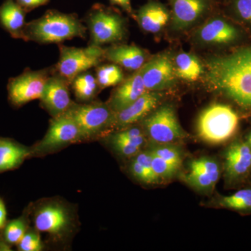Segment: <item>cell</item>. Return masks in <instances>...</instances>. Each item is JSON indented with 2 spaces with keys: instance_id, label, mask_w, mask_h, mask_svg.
I'll return each mask as SVG.
<instances>
[{
  "instance_id": "obj_27",
  "label": "cell",
  "mask_w": 251,
  "mask_h": 251,
  "mask_svg": "<svg viewBox=\"0 0 251 251\" xmlns=\"http://www.w3.org/2000/svg\"><path fill=\"white\" fill-rule=\"evenodd\" d=\"M185 180L193 187L202 191H211L216 184L209 175L193 170L185 175Z\"/></svg>"
},
{
  "instance_id": "obj_29",
  "label": "cell",
  "mask_w": 251,
  "mask_h": 251,
  "mask_svg": "<svg viewBox=\"0 0 251 251\" xmlns=\"http://www.w3.org/2000/svg\"><path fill=\"white\" fill-rule=\"evenodd\" d=\"M152 152V151H151ZM152 168L157 179H171L178 171L179 168L162 159L159 156L152 153Z\"/></svg>"
},
{
  "instance_id": "obj_25",
  "label": "cell",
  "mask_w": 251,
  "mask_h": 251,
  "mask_svg": "<svg viewBox=\"0 0 251 251\" xmlns=\"http://www.w3.org/2000/svg\"><path fill=\"white\" fill-rule=\"evenodd\" d=\"M225 5L236 22L251 31V0H226Z\"/></svg>"
},
{
  "instance_id": "obj_33",
  "label": "cell",
  "mask_w": 251,
  "mask_h": 251,
  "mask_svg": "<svg viewBox=\"0 0 251 251\" xmlns=\"http://www.w3.org/2000/svg\"><path fill=\"white\" fill-rule=\"evenodd\" d=\"M18 248L22 251H40L43 244L39 234L34 232L25 234L21 242L18 243Z\"/></svg>"
},
{
  "instance_id": "obj_10",
  "label": "cell",
  "mask_w": 251,
  "mask_h": 251,
  "mask_svg": "<svg viewBox=\"0 0 251 251\" xmlns=\"http://www.w3.org/2000/svg\"><path fill=\"white\" fill-rule=\"evenodd\" d=\"M140 72L147 91L160 92L171 88L176 82L174 61L167 52L147 61Z\"/></svg>"
},
{
  "instance_id": "obj_41",
  "label": "cell",
  "mask_w": 251,
  "mask_h": 251,
  "mask_svg": "<svg viewBox=\"0 0 251 251\" xmlns=\"http://www.w3.org/2000/svg\"><path fill=\"white\" fill-rule=\"evenodd\" d=\"M247 143L249 144V148H250L251 152V133L250 134H249V137H248Z\"/></svg>"
},
{
  "instance_id": "obj_37",
  "label": "cell",
  "mask_w": 251,
  "mask_h": 251,
  "mask_svg": "<svg viewBox=\"0 0 251 251\" xmlns=\"http://www.w3.org/2000/svg\"><path fill=\"white\" fill-rule=\"evenodd\" d=\"M21 7L27 13L40 6L49 4L50 0H16Z\"/></svg>"
},
{
  "instance_id": "obj_36",
  "label": "cell",
  "mask_w": 251,
  "mask_h": 251,
  "mask_svg": "<svg viewBox=\"0 0 251 251\" xmlns=\"http://www.w3.org/2000/svg\"><path fill=\"white\" fill-rule=\"evenodd\" d=\"M130 171L135 179L145 184H154V181L148 175L143 166L138 162L133 160L130 165Z\"/></svg>"
},
{
  "instance_id": "obj_26",
  "label": "cell",
  "mask_w": 251,
  "mask_h": 251,
  "mask_svg": "<svg viewBox=\"0 0 251 251\" xmlns=\"http://www.w3.org/2000/svg\"><path fill=\"white\" fill-rule=\"evenodd\" d=\"M219 204L226 209L238 211H251V188L241 189L219 200Z\"/></svg>"
},
{
  "instance_id": "obj_11",
  "label": "cell",
  "mask_w": 251,
  "mask_h": 251,
  "mask_svg": "<svg viewBox=\"0 0 251 251\" xmlns=\"http://www.w3.org/2000/svg\"><path fill=\"white\" fill-rule=\"evenodd\" d=\"M80 140V132L76 124L64 114L50 120L47 133L34 150L37 153H48Z\"/></svg>"
},
{
  "instance_id": "obj_8",
  "label": "cell",
  "mask_w": 251,
  "mask_h": 251,
  "mask_svg": "<svg viewBox=\"0 0 251 251\" xmlns=\"http://www.w3.org/2000/svg\"><path fill=\"white\" fill-rule=\"evenodd\" d=\"M143 125L150 139L160 144L173 143L186 138L173 106L164 105L143 119Z\"/></svg>"
},
{
  "instance_id": "obj_5",
  "label": "cell",
  "mask_w": 251,
  "mask_h": 251,
  "mask_svg": "<svg viewBox=\"0 0 251 251\" xmlns=\"http://www.w3.org/2000/svg\"><path fill=\"white\" fill-rule=\"evenodd\" d=\"M64 115L76 124L81 140L94 139L115 128L116 113L107 103L94 100L82 104L74 102Z\"/></svg>"
},
{
  "instance_id": "obj_32",
  "label": "cell",
  "mask_w": 251,
  "mask_h": 251,
  "mask_svg": "<svg viewBox=\"0 0 251 251\" xmlns=\"http://www.w3.org/2000/svg\"><path fill=\"white\" fill-rule=\"evenodd\" d=\"M113 136L139 148H142L145 141L143 130L137 127H126L125 130L115 133Z\"/></svg>"
},
{
  "instance_id": "obj_1",
  "label": "cell",
  "mask_w": 251,
  "mask_h": 251,
  "mask_svg": "<svg viewBox=\"0 0 251 251\" xmlns=\"http://www.w3.org/2000/svg\"><path fill=\"white\" fill-rule=\"evenodd\" d=\"M209 85L238 106L251 110V44L206 60Z\"/></svg>"
},
{
  "instance_id": "obj_17",
  "label": "cell",
  "mask_w": 251,
  "mask_h": 251,
  "mask_svg": "<svg viewBox=\"0 0 251 251\" xmlns=\"http://www.w3.org/2000/svg\"><path fill=\"white\" fill-rule=\"evenodd\" d=\"M134 18L143 31L156 34L171 21V14L166 5L156 0H149L135 13Z\"/></svg>"
},
{
  "instance_id": "obj_2",
  "label": "cell",
  "mask_w": 251,
  "mask_h": 251,
  "mask_svg": "<svg viewBox=\"0 0 251 251\" xmlns=\"http://www.w3.org/2000/svg\"><path fill=\"white\" fill-rule=\"evenodd\" d=\"M87 29L75 14L49 9L37 19L26 23L25 41L60 44L74 38L85 39Z\"/></svg>"
},
{
  "instance_id": "obj_22",
  "label": "cell",
  "mask_w": 251,
  "mask_h": 251,
  "mask_svg": "<svg viewBox=\"0 0 251 251\" xmlns=\"http://www.w3.org/2000/svg\"><path fill=\"white\" fill-rule=\"evenodd\" d=\"M71 88L74 91L75 98L80 102L89 103L93 101L100 92L95 74L87 71L81 73L71 82Z\"/></svg>"
},
{
  "instance_id": "obj_39",
  "label": "cell",
  "mask_w": 251,
  "mask_h": 251,
  "mask_svg": "<svg viewBox=\"0 0 251 251\" xmlns=\"http://www.w3.org/2000/svg\"><path fill=\"white\" fill-rule=\"evenodd\" d=\"M6 219V210L4 203L0 199V229L4 226Z\"/></svg>"
},
{
  "instance_id": "obj_23",
  "label": "cell",
  "mask_w": 251,
  "mask_h": 251,
  "mask_svg": "<svg viewBox=\"0 0 251 251\" xmlns=\"http://www.w3.org/2000/svg\"><path fill=\"white\" fill-rule=\"evenodd\" d=\"M29 150L7 140H0V173L14 169L29 154Z\"/></svg>"
},
{
  "instance_id": "obj_14",
  "label": "cell",
  "mask_w": 251,
  "mask_h": 251,
  "mask_svg": "<svg viewBox=\"0 0 251 251\" xmlns=\"http://www.w3.org/2000/svg\"><path fill=\"white\" fill-rule=\"evenodd\" d=\"M146 92L140 69L116 86L106 103L117 113L134 103Z\"/></svg>"
},
{
  "instance_id": "obj_40",
  "label": "cell",
  "mask_w": 251,
  "mask_h": 251,
  "mask_svg": "<svg viewBox=\"0 0 251 251\" xmlns=\"http://www.w3.org/2000/svg\"><path fill=\"white\" fill-rule=\"evenodd\" d=\"M10 248L4 243L0 242V251H10Z\"/></svg>"
},
{
  "instance_id": "obj_28",
  "label": "cell",
  "mask_w": 251,
  "mask_h": 251,
  "mask_svg": "<svg viewBox=\"0 0 251 251\" xmlns=\"http://www.w3.org/2000/svg\"><path fill=\"white\" fill-rule=\"evenodd\" d=\"M190 168L193 171H197L205 173L217 183L220 177L219 164L210 158H202L191 162Z\"/></svg>"
},
{
  "instance_id": "obj_13",
  "label": "cell",
  "mask_w": 251,
  "mask_h": 251,
  "mask_svg": "<svg viewBox=\"0 0 251 251\" xmlns=\"http://www.w3.org/2000/svg\"><path fill=\"white\" fill-rule=\"evenodd\" d=\"M172 29L180 31L192 27L210 11L211 0H170Z\"/></svg>"
},
{
  "instance_id": "obj_15",
  "label": "cell",
  "mask_w": 251,
  "mask_h": 251,
  "mask_svg": "<svg viewBox=\"0 0 251 251\" xmlns=\"http://www.w3.org/2000/svg\"><path fill=\"white\" fill-rule=\"evenodd\" d=\"M162 97L159 92L147 91L134 103L117 112L115 128H126L143 120L156 108Z\"/></svg>"
},
{
  "instance_id": "obj_7",
  "label": "cell",
  "mask_w": 251,
  "mask_h": 251,
  "mask_svg": "<svg viewBox=\"0 0 251 251\" xmlns=\"http://www.w3.org/2000/svg\"><path fill=\"white\" fill-rule=\"evenodd\" d=\"M53 72L54 67L36 71L26 69L21 75L10 78L7 85L10 103L19 108L40 99L46 81Z\"/></svg>"
},
{
  "instance_id": "obj_6",
  "label": "cell",
  "mask_w": 251,
  "mask_h": 251,
  "mask_svg": "<svg viewBox=\"0 0 251 251\" xmlns=\"http://www.w3.org/2000/svg\"><path fill=\"white\" fill-rule=\"evenodd\" d=\"M59 58L54 71L69 82L81 73L96 68L105 60V49L99 46L69 47L59 44Z\"/></svg>"
},
{
  "instance_id": "obj_9",
  "label": "cell",
  "mask_w": 251,
  "mask_h": 251,
  "mask_svg": "<svg viewBox=\"0 0 251 251\" xmlns=\"http://www.w3.org/2000/svg\"><path fill=\"white\" fill-rule=\"evenodd\" d=\"M242 27L233 21L221 16L209 20L195 34L196 40L207 46H232L242 42L245 37Z\"/></svg>"
},
{
  "instance_id": "obj_20",
  "label": "cell",
  "mask_w": 251,
  "mask_h": 251,
  "mask_svg": "<svg viewBox=\"0 0 251 251\" xmlns=\"http://www.w3.org/2000/svg\"><path fill=\"white\" fill-rule=\"evenodd\" d=\"M26 14L16 0H4L0 5V26L11 37L25 41Z\"/></svg>"
},
{
  "instance_id": "obj_35",
  "label": "cell",
  "mask_w": 251,
  "mask_h": 251,
  "mask_svg": "<svg viewBox=\"0 0 251 251\" xmlns=\"http://www.w3.org/2000/svg\"><path fill=\"white\" fill-rule=\"evenodd\" d=\"M152 152L151 150L150 151H143L137 154L136 157L135 158V161L140 163L142 166L143 167L144 169L146 171L148 175L151 176V179L154 181L155 183L158 181V179H157L156 176H155L154 173H153L152 168Z\"/></svg>"
},
{
  "instance_id": "obj_12",
  "label": "cell",
  "mask_w": 251,
  "mask_h": 251,
  "mask_svg": "<svg viewBox=\"0 0 251 251\" xmlns=\"http://www.w3.org/2000/svg\"><path fill=\"white\" fill-rule=\"evenodd\" d=\"M70 82L54 72L50 75L44 87L40 100L43 108L54 117L64 115L74 102L70 97Z\"/></svg>"
},
{
  "instance_id": "obj_3",
  "label": "cell",
  "mask_w": 251,
  "mask_h": 251,
  "mask_svg": "<svg viewBox=\"0 0 251 251\" xmlns=\"http://www.w3.org/2000/svg\"><path fill=\"white\" fill-rule=\"evenodd\" d=\"M83 21L90 34L88 46L117 44L126 36V20L117 10L105 5L94 4Z\"/></svg>"
},
{
  "instance_id": "obj_18",
  "label": "cell",
  "mask_w": 251,
  "mask_h": 251,
  "mask_svg": "<svg viewBox=\"0 0 251 251\" xmlns=\"http://www.w3.org/2000/svg\"><path fill=\"white\" fill-rule=\"evenodd\" d=\"M104 49L105 59L129 72H135L139 70L148 61L147 52L134 44H115Z\"/></svg>"
},
{
  "instance_id": "obj_31",
  "label": "cell",
  "mask_w": 251,
  "mask_h": 251,
  "mask_svg": "<svg viewBox=\"0 0 251 251\" xmlns=\"http://www.w3.org/2000/svg\"><path fill=\"white\" fill-rule=\"evenodd\" d=\"M26 232V226L22 219L14 220L6 226L4 236L6 242L11 244H17Z\"/></svg>"
},
{
  "instance_id": "obj_24",
  "label": "cell",
  "mask_w": 251,
  "mask_h": 251,
  "mask_svg": "<svg viewBox=\"0 0 251 251\" xmlns=\"http://www.w3.org/2000/svg\"><path fill=\"white\" fill-rule=\"evenodd\" d=\"M95 75L100 90L115 87L125 78L122 68L117 64H99L95 68Z\"/></svg>"
},
{
  "instance_id": "obj_16",
  "label": "cell",
  "mask_w": 251,
  "mask_h": 251,
  "mask_svg": "<svg viewBox=\"0 0 251 251\" xmlns=\"http://www.w3.org/2000/svg\"><path fill=\"white\" fill-rule=\"evenodd\" d=\"M226 176L230 181L237 182L246 177L251 168V152L247 142L237 140L226 153Z\"/></svg>"
},
{
  "instance_id": "obj_4",
  "label": "cell",
  "mask_w": 251,
  "mask_h": 251,
  "mask_svg": "<svg viewBox=\"0 0 251 251\" xmlns=\"http://www.w3.org/2000/svg\"><path fill=\"white\" fill-rule=\"evenodd\" d=\"M239 117L229 105L215 103L204 109L198 119L200 138L211 144L224 143L237 131Z\"/></svg>"
},
{
  "instance_id": "obj_19",
  "label": "cell",
  "mask_w": 251,
  "mask_h": 251,
  "mask_svg": "<svg viewBox=\"0 0 251 251\" xmlns=\"http://www.w3.org/2000/svg\"><path fill=\"white\" fill-rule=\"evenodd\" d=\"M34 224L39 232L56 235L69 227L70 216L66 209L59 204H46L36 212Z\"/></svg>"
},
{
  "instance_id": "obj_34",
  "label": "cell",
  "mask_w": 251,
  "mask_h": 251,
  "mask_svg": "<svg viewBox=\"0 0 251 251\" xmlns=\"http://www.w3.org/2000/svg\"><path fill=\"white\" fill-rule=\"evenodd\" d=\"M112 144L119 153L127 157L135 156L139 152L140 150V148L114 136H112Z\"/></svg>"
},
{
  "instance_id": "obj_21",
  "label": "cell",
  "mask_w": 251,
  "mask_h": 251,
  "mask_svg": "<svg viewBox=\"0 0 251 251\" xmlns=\"http://www.w3.org/2000/svg\"><path fill=\"white\" fill-rule=\"evenodd\" d=\"M175 70L176 77L188 82H194L204 73V68L194 54L181 52L175 57Z\"/></svg>"
},
{
  "instance_id": "obj_30",
  "label": "cell",
  "mask_w": 251,
  "mask_h": 251,
  "mask_svg": "<svg viewBox=\"0 0 251 251\" xmlns=\"http://www.w3.org/2000/svg\"><path fill=\"white\" fill-rule=\"evenodd\" d=\"M153 153L162 159L179 168L181 165V154L179 150L171 145H160L151 150Z\"/></svg>"
},
{
  "instance_id": "obj_38",
  "label": "cell",
  "mask_w": 251,
  "mask_h": 251,
  "mask_svg": "<svg viewBox=\"0 0 251 251\" xmlns=\"http://www.w3.org/2000/svg\"><path fill=\"white\" fill-rule=\"evenodd\" d=\"M112 6H117L121 8L126 14L134 18L135 13L132 9L131 0H109Z\"/></svg>"
}]
</instances>
